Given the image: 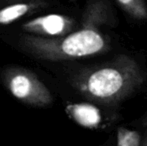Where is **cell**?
I'll list each match as a JSON object with an SVG mask.
<instances>
[{"mask_svg":"<svg viewBox=\"0 0 147 146\" xmlns=\"http://www.w3.org/2000/svg\"><path fill=\"white\" fill-rule=\"evenodd\" d=\"M144 81V72L135 59L118 55L109 62L78 71L71 84L90 101L112 106L132 95Z\"/></svg>","mask_w":147,"mask_h":146,"instance_id":"obj_1","label":"cell"},{"mask_svg":"<svg viewBox=\"0 0 147 146\" xmlns=\"http://www.w3.org/2000/svg\"><path fill=\"white\" fill-rule=\"evenodd\" d=\"M99 27L83 19L81 29L64 36L44 38L31 35L24 37L21 43L27 52L43 60H73L104 53L110 48L108 39Z\"/></svg>","mask_w":147,"mask_h":146,"instance_id":"obj_2","label":"cell"},{"mask_svg":"<svg viewBox=\"0 0 147 146\" xmlns=\"http://www.w3.org/2000/svg\"><path fill=\"white\" fill-rule=\"evenodd\" d=\"M2 82L17 100L33 107H46L53 101L50 90L35 73L19 66H10L1 73Z\"/></svg>","mask_w":147,"mask_h":146,"instance_id":"obj_3","label":"cell"},{"mask_svg":"<svg viewBox=\"0 0 147 146\" xmlns=\"http://www.w3.org/2000/svg\"><path fill=\"white\" fill-rule=\"evenodd\" d=\"M74 27V21L60 14H48L27 21L23 24L24 31L34 36L55 38L70 33Z\"/></svg>","mask_w":147,"mask_h":146,"instance_id":"obj_4","label":"cell"},{"mask_svg":"<svg viewBox=\"0 0 147 146\" xmlns=\"http://www.w3.org/2000/svg\"><path fill=\"white\" fill-rule=\"evenodd\" d=\"M65 112L78 125L89 129H96L102 123L100 110L90 103H71L66 105Z\"/></svg>","mask_w":147,"mask_h":146,"instance_id":"obj_5","label":"cell"},{"mask_svg":"<svg viewBox=\"0 0 147 146\" xmlns=\"http://www.w3.org/2000/svg\"><path fill=\"white\" fill-rule=\"evenodd\" d=\"M33 5L29 3H15L0 9V25H7L30 12Z\"/></svg>","mask_w":147,"mask_h":146,"instance_id":"obj_6","label":"cell"},{"mask_svg":"<svg viewBox=\"0 0 147 146\" xmlns=\"http://www.w3.org/2000/svg\"><path fill=\"white\" fill-rule=\"evenodd\" d=\"M120 7L130 17L136 20H147V5L144 0H116Z\"/></svg>","mask_w":147,"mask_h":146,"instance_id":"obj_7","label":"cell"},{"mask_svg":"<svg viewBox=\"0 0 147 146\" xmlns=\"http://www.w3.org/2000/svg\"><path fill=\"white\" fill-rule=\"evenodd\" d=\"M117 146H141V137L136 130L119 127L117 130Z\"/></svg>","mask_w":147,"mask_h":146,"instance_id":"obj_8","label":"cell"},{"mask_svg":"<svg viewBox=\"0 0 147 146\" xmlns=\"http://www.w3.org/2000/svg\"><path fill=\"white\" fill-rule=\"evenodd\" d=\"M143 126H144V128H145V131L147 133V117L144 119V121H143Z\"/></svg>","mask_w":147,"mask_h":146,"instance_id":"obj_9","label":"cell"},{"mask_svg":"<svg viewBox=\"0 0 147 146\" xmlns=\"http://www.w3.org/2000/svg\"><path fill=\"white\" fill-rule=\"evenodd\" d=\"M142 146H147V136L145 137V139L143 140V143H142Z\"/></svg>","mask_w":147,"mask_h":146,"instance_id":"obj_10","label":"cell"}]
</instances>
